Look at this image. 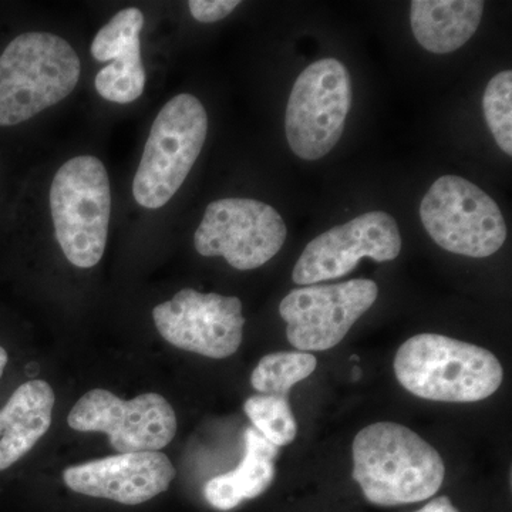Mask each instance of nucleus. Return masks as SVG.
Listing matches in <instances>:
<instances>
[{"mask_svg":"<svg viewBox=\"0 0 512 512\" xmlns=\"http://www.w3.org/2000/svg\"><path fill=\"white\" fill-rule=\"evenodd\" d=\"M353 478L380 507L419 503L439 493L446 466L439 451L402 424L380 421L353 441Z\"/></svg>","mask_w":512,"mask_h":512,"instance_id":"obj_1","label":"nucleus"},{"mask_svg":"<svg viewBox=\"0 0 512 512\" xmlns=\"http://www.w3.org/2000/svg\"><path fill=\"white\" fill-rule=\"evenodd\" d=\"M393 366L407 392L433 402H481L504 379L503 366L490 350L433 333L406 340Z\"/></svg>","mask_w":512,"mask_h":512,"instance_id":"obj_2","label":"nucleus"},{"mask_svg":"<svg viewBox=\"0 0 512 512\" xmlns=\"http://www.w3.org/2000/svg\"><path fill=\"white\" fill-rule=\"evenodd\" d=\"M82 72L79 56L62 37L23 33L0 55V127L16 126L66 99Z\"/></svg>","mask_w":512,"mask_h":512,"instance_id":"obj_3","label":"nucleus"},{"mask_svg":"<svg viewBox=\"0 0 512 512\" xmlns=\"http://www.w3.org/2000/svg\"><path fill=\"white\" fill-rule=\"evenodd\" d=\"M56 239L67 261L93 268L103 258L111 215L109 174L99 158L79 156L64 163L49 194Z\"/></svg>","mask_w":512,"mask_h":512,"instance_id":"obj_4","label":"nucleus"},{"mask_svg":"<svg viewBox=\"0 0 512 512\" xmlns=\"http://www.w3.org/2000/svg\"><path fill=\"white\" fill-rule=\"evenodd\" d=\"M208 134L204 106L178 94L160 110L133 183L134 200L148 210L164 207L177 194L200 157Z\"/></svg>","mask_w":512,"mask_h":512,"instance_id":"obj_5","label":"nucleus"},{"mask_svg":"<svg viewBox=\"0 0 512 512\" xmlns=\"http://www.w3.org/2000/svg\"><path fill=\"white\" fill-rule=\"evenodd\" d=\"M427 234L451 254L487 258L500 251L507 224L497 202L457 175L437 178L420 204Z\"/></svg>","mask_w":512,"mask_h":512,"instance_id":"obj_6","label":"nucleus"},{"mask_svg":"<svg viewBox=\"0 0 512 512\" xmlns=\"http://www.w3.org/2000/svg\"><path fill=\"white\" fill-rule=\"evenodd\" d=\"M352 106V80L345 64L322 59L309 64L293 84L285 133L293 153L305 161L325 157L339 143Z\"/></svg>","mask_w":512,"mask_h":512,"instance_id":"obj_7","label":"nucleus"},{"mask_svg":"<svg viewBox=\"0 0 512 512\" xmlns=\"http://www.w3.org/2000/svg\"><path fill=\"white\" fill-rule=\"evenodd\" d=\"M288 235L284 218L271 205L251 198L211 202L194 245L202 256H224L232 268L251 271L271 261Z\"/></svg>","mask_w":512,"mask_h":512,"instance_id":"obj_8","label":"nucleus"},{"mask_svg":"<svg viewBox=\"0 0 512 512\" xmlns=\"http://www.w3.org/2000/svg\"><path fill=\"white\" fill-rule=\"evenodd\" d=\"M379 286L370 279L293 289L279 305L286 336L299 352L335 348L376 302Z\"/></svg>","mask_w":512,"mask_h":512,"instance_id":"obj_9","label":"nucleus"},{"mask_svg":"<svg viewBox=\"0 0 512 512\" xmlns=\"http://www.w3.org/2000/svg\"><path fill=\"white\" fill-rule=\"evenodd\" d=\"M67 423L83 433L107 434L120 454L163 450L177 433L174 409L157 393L126 402L107 390H90L74 404Z\"/></svg>","mask_w":512,"mask_h":512,"instance_id":"obj_10","label":"nucleus"},{"mask_svg":"<svg viewBox=\"0 0 512 512\" xmlns=\"http://www.w3.org/2000/svg\"><path fill=\"white\" fill-rule=\"evenodd\" d=\"M402 234L392 215L366 212L333 227L303 249L293 268L295 284L311 286L349 275L363 258L389 262L402 251Z\"/></svg>","mask_w":512,"mask_h":512,"instance_id":"obj_11","label":"nucleus"},{"mask_svg":"<svg viewBox=\"0 0 512 512\" xmlns=\"http://www.w3.org/2000/svg\"><path fill=\"white\" fill-rule=\"evenodd\" d=\"M158 332L175 348L211 359L237 353L244 338L242 302L235 296L183 289L153 311Z\"/></svg>","mask_w":512,"mask_h":512,"instance_id":"obj_12","label":"nucleus"},{"mask_svg":"<svg viewBox=\"0 0 512 512\" xmlns=\"http://www.w3.org/2000/svg\"><path fill=\"white\" fill-rule=\"evenodd\" d=\"M174 478L170 458L160 451L116 454L66 468L63 473L70 490L126 505L157 497L168 490Z\"/></svg>","mask_w":512,"mask_h":512,"instance_id":"obj_13","label":"nucleus"},{"mask_svg":"<svg viewBox=\"0 0 512 512\" xmlns=\"http://www.w3.org/2000/svg\"><path fill=\"white\" fill-rule=\"evenodd\" d=\"M144 15L140 9L120 10L94 37L92 56L97 62H111L94 80L97 93L113 103L136 101L146 87V70L141 62L140 33Z\"/></svg>","mask_w":512,"mask_h":512,"instance_id":"obj_14","label":"nucleus"},{"mask_svg":"<svg viewBox=\"0 0 512 512\" xmlns=\"http://www.w3.org/2000/svg\"><path fill=\"white\" fill-rule=\"evenodd\" d=\"M55 392L43 380L23 383L0 410V471L18 463L52 424Z\"/></svg>","mask_w":512,"mask_h":512,"instance_id":"obj_15","label":"nucleus"},{"mask_svg":"<svg viewBox=\"0 0 512 512\" xmlns=\"http://www.w3.org/2000/svg\"><path fill=\"white\" fill-rule=\"evenodd\" d=\"M483 13L480 0H413L410 23L424 50L447 55L476 35Z\"/></svg>","mask_w":512,"mask_h":512,"instance_id":"obj_16","label":"nucleus"},{"mask_svg":"<svg viewBox=\"0 0 512 512\" xmlns=\"http://www.w3.org/2000/svg\"><path fill=\"white\" fill-rule=\"evenodd\" d=\"M279 448L249 427L245 430V454L239 466L214 477L204 487L205 500L215 510L231 511L268 490L275 478Z\"/></svg>","mask_w":512,"mask_h":512,"instance_id":"obj_17","label":"nucleus"},{"mask_svg":"<svg viewBox=\"0 0 512 512\" xmlns=\"http://www.w3.org/2000/svg\"><path fill=\"white\" fill-rule=\"evenodd\" d=\"M318 360L306 352H278L259 360L252 372L251 383L255 390L266 396L288 399L289 390L315 372Z\"/></svg>","mask_w":512,"mask_h":512,"instance_id":"obj_18","label":"nucleus"},{"mask_svg":"<svg viewBox=\"0 0 512 512\" xmlns=\"http://www.w3.org/2000/svg\"><path fill=\"white\" fill-rule=\"evenodd\" d=\"M244 410L254 429L274 446H288L295 440L298 424L286 397L252 396L245 402Z\"/></svg>","mask_w":512,"mask_h":512,"instance_id":"obj_19","label":"nucleus"},{"mask_svg":"<svg viewBox=\"0 0 512 512\" xmlns=\"http://www.w3.org/2000/svg\"><path fill=\"white\" fill-rule=\"evenodd\" d=\"M483 111L488 130L507 156H512V72L495 74L487 84Z\"/></svg>","mask_w":512,"mask_h":512,"instance_id":"obj_20","label":"nucleus"},{"mask_svg":"<svg viewBox=\"0 0 512 512\" xmlns=\"http://www.w3.org/2000/svg\"><path fill=\"white\" fill-rule=\"evenodd\" d=\"M241 2L238 0H190L192 18L201 23H215L231 15Z\"/></svg>","mask_w":512,"mask_h":512,"instance_id":"obj_21","label":"nucleus"},{"mask_svg":"<svg viewBox=\"0 0 512 512\" xmlns=\"http://www.w3.org/2000/svg\"><path fill=\"white\" fill-rule=\"evenodd\" d=\"M416 512H458L457 508L451 503L450 498L439 497L431 500L429 504L424 505Z\"/></svg>","mask_w":512,"mask_h":512,"instance_id":"obj_22","label":"nucleus"},{"mask_svg":"<svg viewBox=\"0 0 512 512\" xmlns=\"http://www.w3.org/2000/svg\"><path fill=\"white\" fill-rule=\"evenodd\" d=\"M8 352L0 346V377H2L3 372H5V367L8 365Z\"/></svg>","mask_w":512,"mask_h":512,"instance_id":"obj_23","label":"nucleus"}]
</instances>
